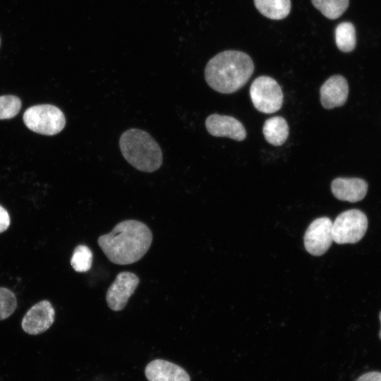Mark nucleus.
Masks as SVG:
<instances>
[{"label":"nucleus","instance_id":"1a4fd4ad","mask_svg":"<svg viewBox=\"0 0 381 381\" xmlns=\"http://www.w3.org/2000/svg\"><path fill=\"white\" fill-rule=\"evenodd\" d=\"M55 311L49 301L43 300L32 306L22 320L23 329L29 334H39L53 324Z\"/></svg>","mask_w":381,"mask_h":381},{"label":"nucleus","instance_id":"f8f14e48","mask_svg":"<svg viewBox=\"0 0 381 381\" xmlns=\"http://www.w3.org/2000/svg\"><path fill=\"white\" fill-rule=\"evenodd\" d=\"M145 373L149 381H190L183 368L162 359H156L149 363Z\"/></svg>","mask_w":381,"mask_h":381},{"label":"nucleus","instance_id":"b1692460","mask_svg":"<svg viewBox=\"0 0 381 381\" xmlns=\"http://www.w3.org/2000/svg\"><path fill=\"white\" fill-rule=\"evenodd\" d=\"M0 46H1V37H0Z\"/></svg>","mask_w":381,"mask_h":381},{"label":"nucleus","instance_id":"f257e3e1","mask_svg":"<svg viewBox=\"0 0 381 381\" xmlns=\"http://www.w3.org/2000/svg\"><path fill=\"white\" fill-rule=\"evenodd\" d=\"M152 242V233L143 222L127 219L118 223L109 234L100 236L97 243L111 262L125 265L140 260Z\"/></svg>","mask_w":381,"mask_h":381},{"label":"nucleus","instance_id":"5701e85b","mask_svg":"<svg viewBox=\"0 0 381 381\" xmlns=\"http://www.w3.org/2000/svg\"><path fill=\"white\" fill-rule=\"evenodd\" d=\"M379 319H380V325H381V310H380V312L379 313ZM379 337L381 339V327H380V330L379 332Z\"/></svg>","mask_w":381,"mask_h":381},{"label":"nucleus","instance_id":"4be33fe9","mask_svg":"<svg viewBox=\"0 0 381 381\" xmlns=\"http://www.w3.org/2000/svg\"><path fill=\"white\" fill-rule=\"evenodd\" d=\"M356 381H381V373L373 371L364 373Z\"/></svg>","mask_w":381,"mask_h":381},{"label":"nucleus","instance_id":"9b49d317","mask_svg":"<svg viewBox=\"0 0 381 381\" xmlns=\"http://www.w3.org/2000/svg\"><path fill=\"white\" fill-rule=\"evenodd\" d=\"M320 102L322 107L331 109L344 105L349 95V85L342 75H334L321 86Z\"/></svg>","mask_w":381,"mask_h":381},{"label":"nucleus","instance_id":"39448f33","mask_svg":"<svg viewBox=\"0 0 381 381\" xmlns=\"http://www.w3.org/2000/svg\"><path fill=\"white\" fill-rule=\"evenodd\" d=\"M368 218L357 209L339 214L332 223L333 241L338 244L356 243L364 236L368 229Z\"/></svg>","mask_w":381,"mask_h":381},{"label":"nucleus","instance_id":"a211bd4d","mask_svg":"<svg viewBox=\"0 0 381 381\" xmlns=\"http://www.w3.org/2000/svg\"><path fill=\"white\" fill-rule=\"evenodd\" d=\"M92 253L85 245L77 246L71 258V265L77 272H86L91 269Z\"/></svg>","mask_w":381,"mask_h":381},{"label":"nucleus","instance_id":"dca6fc26","mask_svg":"<svg viewBox=\"0 0 381 381\" xmlns=\"http://www.w3.org/2000/svg\"><path fill=\"white\" fill-rule=\"evenodd\" d=\"M335 42L341 52H351L356 44L354 25L350 22H342L339 24L335 29Z\"/></svg>","mask_w":381,"mask_h":381},{"label":"nucleus","instance_id":"0eeeda50","mask_svg":"<svg viewBox=\"0 0 381 381\" xmlns=\"http://www.w3.org/2000/svg\"><path fill=\"white\" fill-rule=\"evenodd\" d=\"M332 222L326 217L313 220L304 234L306 250L311 255L320 256L325 254L333 242Z\"/></svg>","mask_w":381,"mask_h":381},{"label":"nucleus","instance_id":"2eb2a0df","mask_svg":"<svg viewBox=\"0 0 381 381\" xmlns=\"http://www.w3.org/2000/svg\"><path fill=\"white\" fill-rule=\"evenodd\" d=\"M258 11L272 20L285 18L291 11V0H254Z\"/></svg>","mask_w":381,"mask_h":381},{"label":"nucleus","instance_id":"423d86ee","mask_svg":"<svg viewBox=\"0 0 381 381\" xmlns=\"http://www.w3.org/2000/svg\"><path fill=\"white\" fill-rule=\"evenodd\" d=\"M250 96L255 109L262 113H274L282 106L281 87L274 78L267 75L259 76L253 80L250 87Z\"/></svg>","mask_w":381,"mask_h":381},{"label":"nucleus","instance_id":"ddd939ff","mask_svg":"<svg viewBox=\"0 0 381 381\" xmlns=\"http://www.w3.org/2000/svg\"><path fill=\"white\" fill-rule=\"evenodd\" d=\"M333 195L339 200L356 202L364 198L367 183L358 178H337L331 184Z\"/></svg>","mask_w":381,"mask_h":381},{"label":"nucleus","instance_id":"7ed1b4c3","mask_svg":"<svg viewBox=\"0 0 381 381\" xmlns=\"http://www.w3.org/2000/svg\"><path fill=\"white\" fill-rule=\"evenodd\" d=\"M119 147L125 159L140 171L153 172L162 164V152L158 143L141 129L131 128L123 132Z\"/></svg>","mask_w":381,"mask_h":381},{"label":"nucleus","instance_id":"6ab92c4d","mask_svg":"<svg viewBox=\"0 0 381 381\" xmlns=\"http://www.w3.org/2000/svg\"><path fill=\"white\" fill-rule=\"evenodd\" d=\"M21 109L20 99L14 95L0 96V119L16 116Z\"/></svg>","mask_w":381,"mask_h":381},{"label":"nucleus","instance_id":"aec40b11","mask_svg":"<svg viewBox=\"0 0 381 381\" xmlns=\"http://www.w3.org/2000/svg\"><path fill=\"white\" fill-rule=\"evenodd\" d=\"M16 307L17 301L14 294L6 288L0 287V320L11 315Z\"/></svg>","mask_w":381,"mask_h":381},{"label":"nucleus","instance_id":"4468645a","mask_svg":"<svg viewBox=\"0 0 381 381\" xmlns=\"http://www.w3.org/2000/svg\"><path fill=\"white\" fill-rule=\"evenodd\" d=\"M265 140L274 146L283 145L289 136V126L282 116H273L267 119L262 127Z\"/></svg>","mask_w":381,"mask_h":381},{"label":"nucleus","instance_id":"9d476101","mask_svg":"<svg viewBox=\"0 0 381 381\" xmlns=\"http://www.w3.org/2000/svg\"><path fill=\"white\" fill-rule=\"evenodd\" d=\"M207 132L215 137H228L238 141L246 137L243 125L234 117L213 114L205 120Z\"/></svg>","mask_w":381,"mask_h":381},{"label":"nucleus","instance_id":"f3484780","mask_svg":"<svg viewBox=\"0 0 381 381\" xmlns=\"http://www.w3.org/2000/svg\"><path fill=\"white\" fill-rule=\"evenodd\" d=\"M313 5L329 19H337L347 9L349 0H311Z\"/></svg>","mask_w":381,"mask_h":381},{"label":"nucleus","instance_id":"412c9836","mask_svg":"<svg viewBox=\"0 0 381 381\" xmlns=\"http://www.w3.org/2000/svg\"><path fill=\"white\" fill-rule=\"evenodd\" d=\"M11 219L6 210L0 205V233L5 231L10 226Z\"/></svg>","mask_w":381,"mask_h":381},{"label":"nucleus","instance_id":"6e6552de","mask_svg":"<svg viewBox=\"0 0 381 381\" xmlns=\"http://www.w3.org/2000/svg\"><path fill=\"white\" fill-rule=\"evenodd\" d=\"M139 283V277L133 272H121L119 273L106 294V301L108 307L114 311L123 310Z\"/></svg>","mask_w":381,"mask_h":381},{"label":"nucleus","instance_id":"f03ea898","mask_svg":"<svg viewBox=\"0 0 381 381\" xmlns=\"http://www.w3.org/2000/svg\"><path fill=\"white\" fill-rule=\"evenodd\" d=\"M254 71L249 55L237 50H226L213 56L205 68V78L213 90L230 94L241 89Z\"/></svg>","mask_w":381,"mask_h":381},{"label":"nucleus","instance_id":"20e7f679","mask_svg":"<svg viewBox=\"0 0 381 381\" xmlns=\"http://www.w3.org/2000/svg\"><path fill=\"white\" fill-rule=\"evenodd\" d=\"M23 121L31 131L46 135L60 133L66 124L64 114L52 104H38L29 107L24 112Z\"/></svg>","mask_w":381,"mask_h":381}]
</instances>
